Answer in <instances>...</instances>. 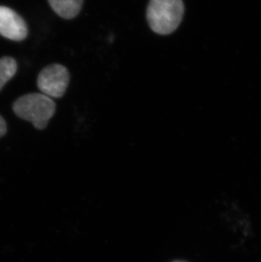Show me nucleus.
<instances>
[{
  "label": "nucleus",
  "instance_id": "nucleus-6",
  "mask_svg": "<svg viewBox=\"0 0 261 262\" xmlns=\"http://www.w3.org/2000/svg\"><path fill=\"white\" fill-rule=\"evenodd\" d=\"M17 62L14 58L5 56L0 58V91L17 72Z\"/></svg>",
  "mask_w": 261,
  "mask_h": 262
},
{
  "label": "nucleus",
  "instance_id": "nucleus-3",
  "mask_svg": "<svg viewBox=\"0 0 261 262\" xmlns=\"http://www.w3.org/2000/svg\"><path fill=\"white\" fill-rule=\"evenodd\" d=\"M70 74L67 67L50 64L42 70L37 77V87L42 94L50 98H61L69 85Z\"/></svg>",
  "mask_w": 261,
  "mask_h": 262
},
{
  "label": "nucleus",
  "instance_id": "nucleus-5",
  "mask_svg": "<svg viewBox=\"0 0 261 262\" xmlns=\"http://www.w3.org/2000/svg\"><path fill=\"white\" fill-rule=\"evenodd\" d=\"M57 15L64 19H73L78 15L83 5V0H48Z\"/></svg>",
  "mask_w": 261,
  "mask_h": 262
},
{
  "label": "nucleus",
  "instance_id": "nucleus-4",
  "mask_svg": "<svg viewBox=\"0 0 261 262\" xmlns=\"http://www.w3.org/2000/svg\"><path fill=\"white\" fill-rule=\"evenodd\" d=\"M0 35L9 40L20 42L28 35L27 23L15 10L0 5Z\"/></svg>",
  "mask_w": 261,
  "mask_h": 262
},
{
  "label": "nucleus",
  "instance_id": "nucleus-7",
  "mask_svg": "<svg viewBox=\"0 0 261 262\" xmlns=\"http://www.w3.org/2000/svg\"><path fill=\"white\" fill-rule=\"evenodd\" d=\"M7 133V124L4 117L0 115V139Z\"/></svg>",
  "mask_w": 261,
  "mask_h": 262
},
{
  "label": "nucleus",
  "instance_id": "nucleus-8",
  "mask_svg": "<svg viewBox=\"0 0 261 262\" xmlns=\"http://www.w3.org/2000/svg\"><path fill=\"white\" fill-rule=\"evenodd\" d=\"M172 262H187V261H185V260H174V261H172Z\"/></svg>",
  "mask_w": 261,
  "mask_h": 262
},
{
  "label": "nucleus",
  "instance_id": "nucleus-1",
  "mask_svg": "<svg viewBox=\"0 0 261 262\" xmlns=\"http://www.w3.org/2000/svg\"><path fill=\"white\" fill-rule=\"evenodd\" d=\"M12 108L19 118L30 121L35 128L44 130L55 113L56 105L50 97L33 93L16 99Z\"/></svg>",
  "mask_w": 261,
  "mask_h": 262
},
{
  "label": "nucleus",
  "instance_id": "nucleus-2",
  "mask_svg": "<svg viewBox=\"0 0 261 262\" xmlns=\"http://www.w3.org/2000/svg\"><path fill=\"white\" fill-rule=\"evenodd\" d=\"M183 14V0H150L147 8V20L153 32L168 35L179 27Z\"/></svg>",
  "mask_w": 261,
  "mask_h": 262
}]
</instances>
